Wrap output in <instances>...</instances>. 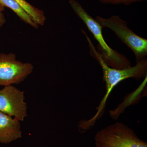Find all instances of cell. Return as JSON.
<instances>
[{
    "label": "cell",
    "mask_w": 147,
    "mask_h": 147,
    "mask_svg": "<svg viewBox=\"0 0 147 147\" xmlns=\"http://www.w3.org/2000/svg\"><path fill=\"white\" fill-rule=\"evenodd\" d=\"M146 1L147 0H99L100 3L103 4L113 5L123 4L125 5H129L134 3Z\"/></svg>",
    "instance_id": "30bf717a"
},
{
    "label": "cell",
    "mask_w": 147,
    "mask_h": 147,
    "mask_svg": "<svg viewBox=\"0 0 147 147\" xmlns=\"http://www.w3.org/2000/svg\"><path fill=\"white\" fill-rule=\"evenodd\" d=\"M82 32L86 38L91 55L98 62L101 66L103 73V80L106 86V94L103 102L106 100L108 95L114 87L125 79L133 78L140 79L146 78L147 75V59L143 60L136 63V65L123 69H118L109 67L105 64L101 56L94 46L91 40L86 32L82 30Z\"/></svg>",
    "instance_id": "7a4b0ae2"
},
{
    "label": "cell",
    "mask_w": 147,
    "mask_h": 147,
    "mask_svg": "<svg viewBox=\"0 0 147 147\" xmlns=\"http://www.w3.org/2000/svg\"><path fill=\"white\" fill-rule=\"evenodd\" d=\"M24 92L12 85L0 90V112L23 121L27 115L28 106Z\"/></svg>",
    "instance_id": "8992f818"
},
{
    "label": "cell",
    "mask_w": 147,
    "mask_h": 147,
    "mask_svg": "<svg viewBox=\"0 0 147 147\" xmlns=\"http://www.w3.org/2000/svg\"><path fill=\"white\" fill-rule=\"evenodd\" d=\"M18 4L26 13L32 18L35 23L38 26H43L46 18L43 10L36 8L29 3L26 0H13Z\"/></svg>",
    "instance_id": "9c48e42d"
},
{
    "label": "cell",
    "mask_w": 147,
    "mask_h": 147,
    "mask_svg": "<svg viewBox=\"0 0 147 147\" xmlns=\"http://www.w3.org/2000/svg\"><path fill=\"white\" fill-rule=\"evenodd\" d=\"M96 147H147L133 129L117 122L98 131L94 137Z\"/></svg>",
    "instance_id": "3957f363"
},
{
    "label": "cell",
    "mask_w": 147,
    "mask_h": 147,
    "mask_svg": "<svg viewBox=\"0 0 147 147\" xmlns=\"http://www.w3.org/2000/svg\"><path fill=\"white\" fill-rule=\"evenodd\" d=\"M34 66L16 59L13 53H0V86L19 84L32 72Z\"/></svg>",
    "instance_id": "5b68a950"
},
{
    "label": "cell",
    "mask_w": 147,
    "mask_h": 147,
    "mask_svg": "<svg viewBox=\"0 0 147 147\" xmlns=\"http://www.w3.org/2000/svg\"><path fill=\"white\" fill-rule=\"evenodd\" d=\"M103 28L110 29L121 41L134 53L136 63L146 59L147 56V40L137 35L129 28L127 23L119 16L113 15L109 18L96 17Z\"/></svg>",
    "instance_id": "277c9868"
},
{
    "label": "cell",
    "mask_w": 147,
    "mask_h": 147,
    "mask_svg": "<svg viewBox=\"0 0 147 147\" xmlns=\"http://www.w3.org/2000/svg\"><path fill=\"white\" fill-rule=\"evenodd\" d=\"M6 22L4 14L3 11H0V28L2 27Z\"/></svg>",
    "instance_id": "8fae6325"
},
{
    "label": "cell",
    "mask_w": 147,
    "mask_h": 147,
    "mask_svg": "<svg viewBox=\"0 0 147 147\" xmlns=\"http://www.w3.org/2000/svg\"><path fill=\"white\" fill-rule=\"evenodd\" d=\"M5 7H4L3 6L1 5L0 4V11H3L5 10Z\"/></svg>",
    "instance_id": "7c38bea8"
},
{
    "label": "cell",
    "mask_w": 147,
    "mask_h": 147,
    "mask_svg": "<svg viewBox=\"0 0 147 147\" xmlns=\"http://www.w3.org/2000/svg\"><path fill=\"white\" fill-rule=\"evenodd\" d=\"M0 4L13 11L21 20L26 24L34 28H38L39 26L35 23L32 17L13 0H0Z\"/></svg>",
    "instance_id": "ba28073f"
},
{
    "label": "cell",
    "mask_w": 147,
    "mask_h": 147,
    "mask_svg": "<svg viewBox=\"0 0 147 147\" xmlns=\"http://www.w3.org/2000/svg\"><path fill=\"white\" fill-rule=\"evenodd\" d=\"M69 4L77 16L84 22L89 30L98 42L97 51L107 65L111 68L123 69L131 66L130 61L125 55L111 48L105 42L102 34V26L94 19L75 0H70Z\"/></svg>",
    "instance_id": "6da1fadb"
},
{
    "label": "cell",
    "mask_w": 147,
    "mask_h": 147,
    "mask_svg": "<svg viewBox=\"0 0 147 147\" xmlns=\"http://www.w3.org/2000/svg\"><path fill=\"white\" fill-rule=\"evenodd\" d=\"M22 137L20 121L0 112V144H9Z\"/></svg>",
    "instance_id": "52a82bcc"
}]
</instances>
